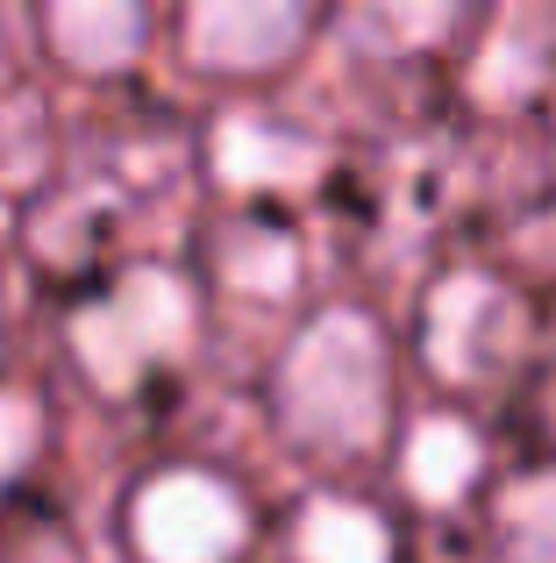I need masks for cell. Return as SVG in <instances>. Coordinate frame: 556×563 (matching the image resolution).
I'll return each mask as SVG.
<instances>
[{
    "mask_svg": "<svg viewBox=\"0 0 556 563\" xmlns=\"http://www.w3.org/2000/svg\"><path fill=\"white\" fill-rule=\"evenodd\" d=\"M271 428L314 464H371L392 435V343L364 307H321L271 364Z\"/></svg>",
    "mask_w": 556,
    "mask_h": 563,
    "instance_id": "1",
    "label": "cell"
},
{
    "mask_svg": "<svg viewBox=\"0 0 556 563\" xmlns=\"http://www.w3.org/2000/svg\"><path fill=\"white\" fill-rule=\"evenodd\" d=\"M193 343H200V300L165 264H129L108 292L71 307L65 321V350L79 378L108 399H136L151 378L179 372Z\"/></svg>",
    "mask_w": 556,
    "mask_h": 563,
    "instance_id": "2",
    "label": "cell"
},
{
    "mask_svg": "<svg viewBox=\"0 0 556 563\" xmlns=\"http://www.w3.org/2000/svg\"><path fill=\"white\" fill-rule=\"evenodd\" d=\"M129 563H243L257 542V507L214 464H157L122 493Z\"/></svg>",
    "mask_w": 556,
    "mask_h": 563,
    "instance_id": "3",
    "label": "cell"
},
{
    "mask_svg": "<svg viewBox=\"0 0 556 563\" xmlns=\"http://www.w3.org/2000/svg\"><path fill=\"white\" fill-rule=\"evenodd\" d=\"M535 314L507 278L492 272H449L421 300V357L449 393H492L529 364Z\"/></svg>",
    "mask_w": 556,
    "mask_h": 563,
    "instance_id": "4",
    "label": "cell"
},
{
    "mask_svg": "<svg viewBox=\"0 0 556 563\" xmlns=\"http://www.w3.org/2000/svg\"><path fill=\"white\" fill-rule=\"evenodd\" d=\"M321 0H186L179 57L208 79H271L307 51Z\"/></svg>",
    "mask_w": 556,
    "mask_h": 563,
    "instance_id": "5",
    "label": "cell"
},
{
    "mask_svg": "<svg viewBox=\"0 0 556 563\" xmlns=\"http://www.w3.org/2000/svg\"><path fill=\"white\" fill-rule=\"evenodd\" d=\"M208 165L229 192H307L321 186L329 172V143L314 129L286 122V114H265V108H236L214 122L208 136Z\"/></svg>",
    "mask_w": 556,
    "mask_h": 563,
    "instance_id": "6",
    "label": "cell"
},
{
    "mask_svg": "<svg viewBox=\"0 0 556 563\" xmlns=\"http://www.w3.org/2000/svg\"><path fill=\"white\" fill-rule=\"evenodd\" d=\"M43 43L79 79L129 71L151 51V0H43Z\"/></svg>",
    "mask_w": 556,
    "mask_h": 563,
    "instance_id": "7",
    "label": "cell"
},
{
    "mask_svg": "<svg viewBox=\"0 0 556 563\" xmlns=\"http://www.w3.org/2000/svg\"><path fill=\"white\" fill-rule=\"evenodd\" d=\"M208 264H214V278H222V292H236V300H251V307H286L292 292H300V278H307L300 235H292L286 221H271V214L222 221L214 243H208Z\"/></svg>",
    "mask_w": 556,
    "mask_h": 563,
    "instance_id": "8",
    "label": "cell"
},
{
    "mask_svg": "<svg viewBox=\"0 0 556 563\" xmlns=\"http://www.w3.org/2000/svg\"><path fill=\"white\" fill-rule=\"evenodd\" d=\"M286 563H400V536L371 499L321 485L286 521Z\"/></svg>",
    "mask_w": 556,
    "mask_h": 563,
    "instance_id": "9",
    "label": "cell"
},
{
    "mask_svg": "<svg viewBox=\"0 0 556 563\" xmlns=\"http://www.w3.org/2000/svg\"><path fill=\"white\" fill-rule=\"evenodd\" d=\"M478 478H486V442L464 413H421L400 435V485L414 507L449 514L478 493Z\"/></svg>",
    "mask_w": 556,
    "mask_h": 563,
    "instance_id": "10",
    "label": "cell"
},
{
    "mask_svg": "<svg viewBox=\"0 0 556 563\" xmlns=\"http://www.w3.org/2000/svg\"><path fill=\"white\" fill-rule=\"evenodd\" d=\"M500 563H556V464L514 471L486 507Z\"/></svg>",
    "mask_w": 556,
    "mask_h": 563,
    "instance_id": "11",
    "label": "cell"
},
{
    "mask_svg": "<svg viewBox=\"0 0 556 563\" xmlns=\"http://www.w3.org/2000/svg\"><path fill=\"white\" fill-rule=\"evenodd\" d=\"M457 0H343V29L364 57H421L449 36Z\"/></svg>",
    "mask_w": 556,
    "mask_h": 563,
    "instance_id": "12",
    "label": "cell"
},
{
    "mask_svg": "<svg viewBox=\"0 0 556 563\" xmlns=\"http://www.w3.org/2000/svg\"><path fill=\"white\" fill-rule=\"evenodd\" d=\"M51 450V413L29 385H0V499L29 478Z\"/></svg>",
    "mask_w": 556,
    "mask_h": 563,
    "instance_id": "13",
    "label": "cell"
}]
</instances>
